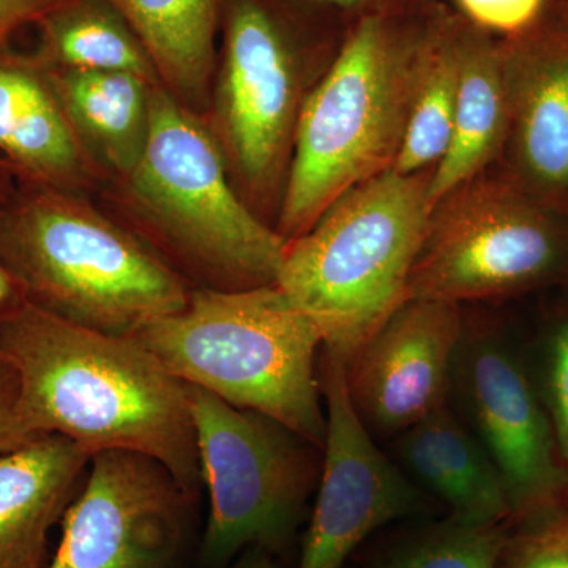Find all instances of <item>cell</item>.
<instances>
[{"instance_id":"1","label":"cell","mask_w":568,"mask_h":568,"mask_svg":"<svg viewBox=\"0 0 568 568\" xmlns=\"http://www.w3.org/2000/svg\"><path fill=\"white\" fill-rule=\"evenodd\" d=\"M0 349L36 435H61L91 455H148L196 499L203 480L189 386L134 336L89 331L26 302L0 317Z\"/></svg>"},{"instance_id":"2","label":"cell","mask_w":568,"mask_h":568,"mask_svg":"<svg viewBox=\"0 0 568 568\" xmlns=\"http://www.w3.org/2000/svg\"><path fill=\"white\" fill-rule=\"evenodd\" d=\"M0 261L28 304L100 334L134 336L192 294L162 254L82 194L31 183L0 222Z\"/></svg>"},{"instance_id":"3","label":"cell","mask_w":568,"mask_h":568,"mask_svg":"<svg viewBox=\"0 0 568 568\" xmlns=\"http://www.w3.org/2000/svg\"><path fill=\"white\" fill-rule=\"evenodd\" d=\"M429 11L362 18L347 29L295 130L275 226L287 242L305 234L343 194L394 170Z\"/></svg>"},{"instance_id":"4","label":"cell","mask_w":568,"mask_h":568,"mask_svg":"<svg viewBox=\"0 0 568 568\" xmlns=\"http://www.w3.org/2000/svg\"><path fill=\"white\" fill-rule=\"evenodd\" d=\"M122 181L152 248L183 278L220 291L276 284L286 239L235 189L212 129L163 84L153 85L144 152Z\"/></svg>"},{"instance_id":"5","label":"cell","mask_w":568,"mask_h":568,"mask_svg":"<svg viewBox=\"0 0 568 568\" xmlns=\"http://www.w3.org/2000/svg\"><path fill=\"white\" fill-rule=\"evenodd\" d=\"M349 22L310 0H223L215 134L235 189L276 211L310 91Z\"/></svg>"},{"instance_id":"6","label":"cell","mask_w":568,"mask_h":568,"mask_svg":"<svg viewBox=\"0 0 568 568\" xmlns=\"http://www.w3.org/2000/svg\"><path fill=\"white\" fill-rule=\"evenodd\" d=\"M134 338L182 383L274 418L323 450V335L276 284L197 287L182 312L153 321Z\"/></svg>"},{"instance_id":"7","label":"cell","mask_w":568,"mask_h":568,"mask_svg":"<svg viewBox=\"0 0 568 568\" xmlns=\"http://www.w3.org/2000/svg\"><path fill=\"white\" fill-rule=\"evenodd\" d=\"M432 173L386 171L343 194L287 242L276 286L349 362L407 298L428 223Z\"/></svg>"},{"instance_id":"8","label":"cell","mask_w":568,"mask_h":568,"mask_svg":"<svg viewBox=\"0 0 568 568\" xmlns=\"http://www.w3.org/2000/svg\"><path fill=\"white\" fill-rule=\"evenodd\" d=\"M568 275V215L493 166L432 207L407 298L510 297Z\"/></svg>"},{"instance_id":"9","label":"cell","mask_w":568,"mask_h":568,"mask_svg":"<svg viewBox=\"0 0 568 568\" xmlns=\"http://www.w3.org/2000/svg\"><path fill=\"white\" fill-rule=\"evenodd\" d=\"M189 398L211 500L201 559L223 567L250 548L278 556L316 491L323 450L274 418L239 409L203 388L189 386Z\"/></svg>"},{"instance_id":"10","label":"cell","mask_w":568,"mask_h":568,"mask_svg":"<svg viewBox=\"0 0 568 568\" xmlns=\"http://www.w3.org/2000/svg\"><path fill=\"white\" fill-rule=\"evenodd\" d=\"M450 396L503 478L511 525L568 508V476L540 394L503 336L463 328Z\"/></svg>"},{"instance_id":"11","label":"cell","mask_w":568,"mask_h":568,"mask_svg":"<svg viewBox=\"0 0 568 568\" xmlns=\"http://www.w3.org/2000/svg\"><path fill=\"white\" fill-rule=\"evenodd\" d=\"M321 354L327 433L315 508L295 568H345L379 530L435 514L424 489L379 450L355 413L346 362L331 351Z\"/></svg>"},{"instance_id":"12","label":"cell","mask_w":568,"mask_h":568,"mask_svg":"<svg viewBox=\"0 0 568 568\" xmlns=\"http://www.w3.org/2000/svg\"><path fill=\"white\" fill-rule=\"evenodd\" d=\"M190 504L156 459L132 450L97 452L44 568H170Z\"/></svg>"},{"instance_id":"13","label":"cell","mask_w":568,"mask_h":568,"mask_svg":"<svg viewBox=\"0 0 568 568\" xmlns=\"http://www.w3.org/2000/svg\"><path fill=\"white\" fill-rule=\"evenodd\" d=\"M462 305L406 298L346 364L347 390L373 436L396 437L448 405Z\"/></svg>"},{"instance_id":"14","label":"cell","mask_w":568,"mask_h":568,"mask_svg":"<svg viewBox=\"0 0 568 568\" xmlns=\"http://www.w3.org/2000/svg\"><path fill=\"white\" fill-rule=\"evenodd\" d=\"M500 41L510 103L500 170L568 215V3Z\"/></svg>"},{"instance_id":"15","label":"cell","mask_w":568,"mask_h":568,"mask_svg":"<svg viewBox=\"0 0 568 568\" xmlns=\"http://www.w3.org/2000/svg\"><path fill=\"white\" fill-rule=\"evenodd\" d=\"M0 159L20 183L80 194L91 185L97 164L36 52L0 51Z\"/></svg>"},{"instance_id":"16","label":"cell","mask_w":568,"mask_h":568,"mask_svg":"<svg viewBox=\"0 0 568 568\" xmlns=\"http://www.w3.org/2000/svg\"><path fill=\"white\" fill-rule=\"evenodd\" d=\"M92 455L61 435L0 454V568H44L48 536L80 489Z\"/></svg>"},{"instance_id":"17","label":"cell","mask_w":568,"mask_h":568,"mask_svg":"<svg viewBox=\"0 0 568 568\" xmlns=\"http://www.w3.org/2000/svg\"><path fill=\"white\" fill-rule=\"evenodd\" d=\"M395 452L407 476L437 497L452 518L469 525H511L495 463L450 406L396 436Z\"/></svg>"},{"instance_id":"18","label":"cell","mask_w":568,"mask_h":568,"mask_svg":"<svg viewBox=\"0 0 568 568\" xmlns=\"http://www.w3.org/2000/svg\"><path fill=\"white\" fill-rule=\"evenodd\" d=\"M459 21L457 111L450 145L429 175L432 207L462 183L499 164L510 122L503 41Z\"/></svg>"},{"instance_id":"19","label":"cell","mask_w":568,"mask_h":568,"mask_svg":"<svg viewBox=\"0 0 568 568\" xmlns=\"http://www.w3.org/2000/svg\"><path fill=\"white\" fill-rule=\"evenodd\" d=\"M50 70L92 162L121 179L132 173L151 129L153 85L162 82L126 71Z\"/></svg>"},{"instance_id":"20","label":"cell","mask_w":568,"mask_h":568,"mask_svg":"<svg viewBox=\"0 0 568 568\" xmlns=\"http://www.w3.org/2000/svg\"><path fill=\"white\" fill-rule=\"evenodd\" d=\"M138 33L164 88L200 114L216 70L223 0H111Z\"/></svg>"},{"instance_id":"21","label":"cell","mask_w":568,"mask_h":568,"mask_svg":"<svg viewBox=\"0 0 568 568\" xmlns=\"http://www.w3.org/2000/svg\"><path fill=\"white\" fill-rule=\"evenodd\" d=\"M459 22L444 0L426 17L396 173H433L450 145L459 89Z\"/></svg>"},{"instance_id":"22","label":"cell","mask_w":568,"mask_h":568,"mask_svg":"<svg viewBox=\"0 0 568 568\" xmlns=\"http://www.w3.org/2000/svg\"><path fill=\"white\" fill-rule=\"evenodd\" d=\"M36 28V55L50 69L126 71L162 82L140 37L111 0H61Z\"/></svg>"},{"instance_id":"23","label":"cell","mask_w":568,"mask_h":568,"mask_svg":"<svg viewBox=\"0 0 568 568\" xmlns=\"http://www.w3.org/2000/svg\"><path fill=\"white\" fill-rule=\"evenodd\" d=\"M510 523L414 518L379 530L353 556L357 568H497Z\"/></svg>"},{"instance_id":"24","label":"cell","mask_w":568,"mask_h":568,"mask_svg":"<svg viewBox=\"0 0 568 568\" xmlns=\"http://www.w3.org/2000/svg\"><path fill=\"white\" fill-rule=\"evenodd\" d=\"M497 568H568V508L510 525Z\"/></svg>"},{"instance_id":"25","label":"cell","mask_w":568,"mask_h":568,"mask_svg":"<svg viewBox=\"0 0 568 568\" xmlns=\"http://www.w3.org/2000/svg\"><path fill=\"white\" fill-rule=\"evenodd\" d=\"M467 24L497 40L530 31L547 17L549 0H444Z\"/></svg>"},{"instance_id":"26","label":"cell","mask_w":568,"mask_h":568,"mask_svg":"<svg viewBox=\"0 0 568 568\" xmlns=\"http://www.w3.org/2000/svg\"><path fill=\"white\" fill-rule=\"evenodd\" d=\"M544 354L538 394L547 409L560 462L568 476V316L552 325Z\"/></svg>"},{"instance_id":"27","label":"cell","mask_w":568,"mask_h":568,"mask_svg":"<svg viewBox=\"0 0 568 568\" xmlns=\"http://www.w3.org/2000/svg\"><path fill=\"white\" fill-rule=\"evenodd\" d=\"M43 435H36L21 410V386L17 369L0 349V454Z\"/></svg>"},{"instance_id":"28","label":"cell","mask_w":568,"mask_h":568,"mask_svg":"<svg viewBox=\"0 0 568 568\" xmlns=\"http://www.w3.org/2000/svg\"><path fill=\"white\" fill-rule=\"evenodd\" d=\"M343 21L353 22L372 17H418L443 0H310Z\"/></svg>"},{"instance_id":"29","label":"cell","mask_w":568,"mask_h":568,"mask_svg":"<svg viewBox=\"0 0 568 568\" xmlns=\"http://www.w3.org/2000/svg\"><path fill=\"white\" fill-rule=\"evenodd\" d=\"M61 0H0V51L10 48V41L21 29L37 22Z\"/></svg>"},{"instance_id":"30","label":"cell","mask_w":568,"mask_h":568,"mask_svg":"<svg viewBox=\"0 0 568 568\" xmlns=\"http://www.w3.org/2000/svg\"><path fill=\"white\" fill-rule=\"evenodd\" d=\"M18 186H20V182H18L17 175L11 171L6 160L0 159V222L9 211L11 201L18 192ZM22 304H26V301L20 284L14 282L13 276L10 275L6 265L0 261V317L13 312Z\"/></svg>"},{"instance_id":"31","label":"cell","mask_w":568,"mask_h":568,"mask_svg":"<svg viewBox=\"0 0 568 568\" xmlns=\"http://www.w3.org/2000/svg\"><path fill=\"white\" fill-rule=\"evenodd\" d=\"M230 568H283L275 555L261 548H250L242 552Z\"/></svg>"}]
</instances>
